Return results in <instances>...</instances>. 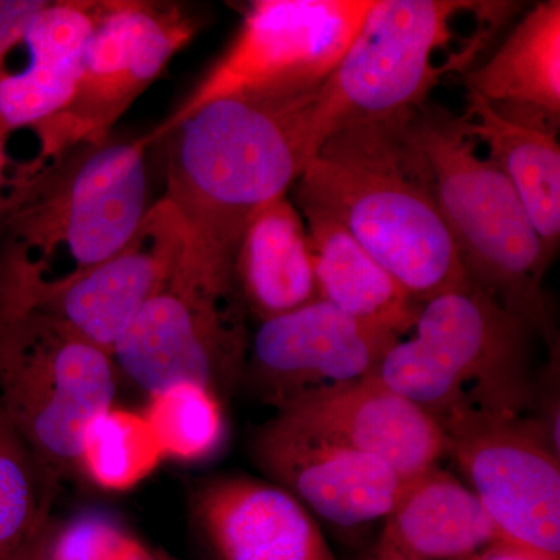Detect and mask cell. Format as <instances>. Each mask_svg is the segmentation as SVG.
<instances>
[{"label":"cell","instance_id":"cell-1","mask_svg":"<svg viewBox=\"0 0 560 560\" xmlns=\"http://www.w3.org/2000/svg\"><path fill=\"white\" fill-rule=\"evenodd\" d=\"M412 110L335 131L293 189L301 213L337 221L425 304L469 279L412 138Z\"/></svg>","mask_w":560,"mask_h":560},{"label":"cell","instance_id":"cell-2","mask_svg":"<svg viewBox=\"0 0 560 560\" xmlns=\"http://www.w3.org/2000/svg\"><path fill=\"white\" fill-rule=\"evenodd\" d=\"M318 91L294 98H215L162 138L168 140L164 200L213 264L234 270L250 221L301 178L315 154Z\"/></svg>","mask_w":560,"mask_h":560},{"label":"cell","instance_id":"cell-3","mask_svg":"<svg viewBox=\"0 0 560 560\" xmlns=\"http://www.w3.org/2000/svg\"><path fill=\"white\" fill-rule=\"evenodd\" d=\"M411 132L467 279L555 350L544 290L551 259L510 179L480 153L463 114L427 102L412 110Z\"/></svg>","mask_w":560,"mask_h":560},{"label":"cell","instance_id":"cell-4","mask_svg":"<svg viewBox=\"0 0 560 560\" xmlns=\"http://www.w3.org/2000/svg\"><path fill=\"white\" fill-rule=\"evenodd\" d=\"M149 136L80 143L39 158L11 179L9 245L49 278L90 270L130 243L150 212ZM62 278V276H61Z\"/></svg>","mask_w":560,"mask_h":560},{"label":"cell","instance_id":"cell-5","mask_svg":"<svg viewBox=\"0 0 560 560\" xmlns=\"http://www.w3.org/2000/svg\"><path fill=\"white\" fill-rule=\"evenodd\" d=\"M410 334L371 375L438 420L456 411L536 410V331L470 282L422 304Z\"/></svg>","mask_w":560,"mask_h":560},{"label":"cell","instance_id":"cell-6","mask_svg":"<svg viewBox=\"0 0 560 560\" xmlns=\"http://www.w3.org/2000/svg\"><path fill=\"white\" fill-rule=\"evenodd\" d=\"M109 352L0 290V407L51 485L79 469L80 441L113 407Z\"/></svg>","mask_w":560,"mask_h":560},{"label":"cell","instance_id":"cell-7","mask_svg":"<svg viewBox=\"0 0 560 560\" xmlns=\"http://www.w3.org/2000/svg\"><path fill=\"white\" fill-rule=\"evenodd\" d=\"M246 316L234 270L206 259L187 234L114 349L117 371L147 394L191 381L224 401L243 381L250 338Z\"/></svg>","mask_w":560,"mask_h":560},{"label":"cell","instance_id":"cell-8","mask_svg":"<svg viewBox=\"0 0 560 560\" xmlns=\"http://www.w3.org/2000/svg\"><path fill=\"white\" fill-rule=\"evenodd\" d=\"M464 0H372L313 108L315 151L335 131L418 109L447 68L434 55L453 39V20L474 11Z\"/></svg>","mask_w":560,"mask_h":560},{"label":"cell","instance_id":"cell-9","mask_svg":"<svg viewBox=\"0 0 560 560\" xmlns=\"http://www.w3.org/2000/svg\"><path fill=\"white\" fill-rule=\"evenodd\" d=\"M372 0H257L241 31L168 119L158 142L206 103L230 95L294 98L316 92L337 69Z\"/></svg>","mask_w":560,"mask_h":560},{"label":"cell","instance_id":"cell-10","mask_svg":"<svg viewBox=\"0 0 560 560\" xmlns=\"http://www.w3.org/2000/svg\"><path fill=\"white\" fill-rule=\"evenodd\" d=\"M197 31V18L178 3L101 0L72 97L60 113L33 128L38 156L108 139L114 125Z\"/></svg>","mask_w":560,"mask_h":560},{"label":"cell","instance_id":"cell-11","mask_svg":"<svg viewBox=\"0 0 560 560\" xmlns=\"http://www.w3.org/2000/svg\"><path fill=\"white\" fill-rule=\"evenodd\" d=\"M440 423L501 541L560 560V451L536 416L456 411Z\"/></svg>","mask_w":560,"mask_h":560},{"label":"cell","instance_id":"cell-12","mask_svg":"<svg viewBox=\"0 0 560 560\" xmlns=\"http://www.w3.org/2000/svg\"><path fill=\"white\" fill-rule=\"evenodd\" d=\"M186 237L179 213L162 198L124 249L75 275L44 278L5 243L0 249V290L113 355Z\"/></svg>","mask_w":560,"mask_h":560},{"label":"cell","instance_id":"cell-13","mask_svg":"<svg viewBox=\"0 0 560 560\" xmlns=\"http://www.w3.org/2000/svg\"><path fill=\"white\" fill-rule=\"evenodd\" d=\"M400 338L315 301L259 323L249 338L243 381L278 411L313 393L370 377Z\"/></svg>","mask_w":560,"mask_h":560},{"label":"cell","instance_id":"cell-14","mask_svg":"<svg viewBox=\"0 0 560 560\" xmlns=\"http://www.w3.org/2000/svg\"><path fill=\"white\" fill-rule=\"evenodd\" d=\"M253 458L268 481L291 493L313 517L340 528L385 521L407 482L382 459L278 412L254 434Z\"/></svg>","mask_w":560,"mask_h":560},{"label":"cell","instance_id":"cell-15","mask_svg":"<svg viewBox=\"0 0 560 560\" xmlns=\"http://www.w3.org/2000/svg\"><path fill=\"white\" fill-rule=\"evenodd\" d=\"M276 412L382 459L405 481L447 455L440 420L374 375L313 393Z\"/></svg>","mask_w":560,"mask_h":560},{"label":"cell","instance_id":"cell-16","mask_svg":"<svg viewBox=\"0 0 560 560\" xmlns=\"http://www.w3.org/2000/svg\"><path fill=\"white\" fill-rule=\"evenodd\" d=\"M191 517L217 560H337L312 512L268 480L213 478L195 492Z\"/></svg>","mask_w":560,"mask_h":560},{"label":"cell","instance_id":"cell-17","mask_svg":"<svg viewBox=\"0 0 560 560\" xmlns=\"http://www.w3.org/2000/svg\"><path fill=\"white\" fill-rule=\"evenodd\" d=\"M101 0H54L25 35L28 61L11 72L0 62V139L60 113L75 90Z\"/></svg>","mask_w":560,"mask_h":560},{"label":"cell","instance_id":"cell-18","mask_svg":"<svg viewBox=\"0 0 560 560\" xmlns=\"http://www.w3.org/2000/svg\"><path fill=\"white\" fill-rule=\"evenodd\" d=\"M501 541L481 501L440 466L405 482L377 547L415 560H466Z\"/></svg>","mask_w":560,"mask_h":560},{"label":"cell","instance_id":"cell-19","mask_svg":"<svg viewBox=\"0 0 560 560\" xmlns=\"http://www.w3.org/2000/svg\"><path fill=\"white\" fill-rule=\"evenodd\" d=\"M234 275L248 315L259 323L319 301L307 224L283 197L250 221Z\"/></svg>","mask_w":560,"mask_h":560},{"label":"cell","instance_id":"cell-20","mask_svg":"<svg viewBox=\"0 0 560 560\" xmlns=\"http://www.w3.org/2000/svg\"><path fill=\"white\" fill-rule=\"evenodd\" d=\"M302 217L307 224L319 301L401 338L410 334L422 304L337 221L313 212Z\"/></svg>","mask_w":560,"mask_h":560},{"label":"cell","instance_id":"cell-21","mask_svg":"<svg viewBox=\"0 0 560 560\" xmlns=\"http://www.w3.org/2000/svg\"><path fill=\"white\" fill-rule=\"evenodd\" d=\"M486 154L517 191L541 245L552 260L560 242V145L556 128L504 119L467 91L463 114Z\"/></svg>","mask_w":560,"mask_h":560},{"label":"cell","instance_id":"cell-22","mask_svg":"<svg viewBox=\"0 0 560 560\" xmlns=\"http://www.w3.org/2000/svg\"><path fill=\"white\" fill-rule=\"evenodd\" d=\"M467 91L495 106H522L560 120V2H539L480 68Z\"/></svg>","mask_w":560,"mask_h":560},{"label":"cell","instance_id":"cell-23","mask_svg":"<svg viewBox=\"0 0 560 560\" xmlns=\"http://www.w3.org/2000/svg\"><path fill=\"white\" fill-rule=\"evenodd\" d=\"M160 442L142 411L116 404L88 423L80 441L79 470L97 488L127 492L164 460Z\"/></svg>","mask_w":560,"mask_h":560},{"label":"cell","instance_id":"cell-24","mask_svg":"<svg viewBox=\"0 0 560 560\" xmlns=\"http://www.w3.org/2000/svg\"><path fill=\"white\" fill-rule=\"evenodd\" d=\"M142 412L165 459L202 463L226 441L223 400L201 383L176 381L150 390Z\"/></svg>","mask_w":560,"mask_h":560},{"label":"cell","instance_id":"cell-25","mask_svg":"<svg viewBox=\"0 0 560 560\" xmlns=\"http://www.w3.org/2000/svg\"><path fill=\"white\" fill-rule=\"evenodd\" d=\"M51 482L0 407V560L49 525Z\"/></svg>","mask_w":560,"mask_h":560},{"label":"cell","instance_id":"cell-26","mask_svg":"<svg viewBox=\"0 0 560 560\" xmlns=\"http://www.w3.org/2000/svg\"><path fill=\"white\" fill-rule=\"evenodd\" d=\"M46 560H158L119 522L103 514H81L40 536Z\"/></svg>","mask_w":560,"mask_h":560},{"label":"cell","instance_id":"cell-27","mask_svg":"<svg viewBox=\"0 0 560 560\" xmlns=\"http://www.w3.org/2000/svg\"><path fill=\"white\" fill-rule=\"evenodd\" d=\"M50 0H0V62L20 46Z\"/></svg>","mask_w":560,"mask_h":560},{"label":"cell","instance_id":"cell-28","mask_svg":"<svg viewBox=\"0 0 560 560\" xmlns=\"http://www.w3.org/2000/svg\"><path fill=\"white\" fill-rule=\"evenodd\" d=\"M466 560H551L537 552L525 550L517 545L506 544V541H495L488 548L471 556Z\"/></svg>","mask_w":560,"mask_h":560},{"label":"cell","instance_id":"cell-29","mask_svg":"<svg viewBox=\"0 0 560 560\" xmlns=\"http://www.w3.org/2000/svg\"><path fill=\"white\" fill-rule=\"evenodd\" d=\"M9 154H7V139H0V224L5 219L9 210L11 179L13 176L9 173Z\"/></svg>","mask_w":560,"mask_h":560},{"label":"cell","instance_id":"cell-30","mask_svg":"<svg viewBox=\"0 0 560 560\" xmlns=\"http://www.w3.org/2000/svg\"><path fill=\"white\" fill-rule=\"evenodd\" d=\"M43 530H40V533L38 534V536L35 537V539L28 541V544L25 545V547H22L20 551L14 552V555L7 560H46L44 559L43 541H40Z\"/></svg>","mask_w":560,"mask_h":560},{"label":"cell","instance_id":"cell-31","mask_svg":"<svg viewBox=\"0 0 560 560\" xmlns=\"http://www.w3.org/2000/svg\"><path fill=\"white\" fill-rule=\"evenodd\" d=\"M366 560H415L404 558V556L396 555V552L383 550V548L377 547L375 545L374 550H372L371 555L368 556Z\"/></svg>","mask_w":560,"mask_h":560},{"label":"cell","instance_id":"cell-32","mask_svg":"<svg viewBox=\"0 0 560 560\" xmlns=\"http://www.w3.org/2000/svg\"><path fill=\"white\" fill-rule=\"evenodd\" d=\"M156 558H158V560H179V559L173 558L172 555H168V552L164 551V550H158Z\"/></svg>","mask_w":560,"mask_h":560}]
</instances>
